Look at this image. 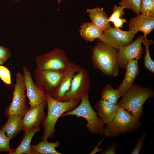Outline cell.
<instances>
[{
  "mask_svg": "<svg viewBox=\"0 0 154 154\" xmlns=\"http://www.w3.org/2000/svg\"><path fill=\"white\" fill-rule=\"evenodd\" d=\"M118 50L99 41L93 48L91 58L94 68L108 77H117L119 73Z\"/></svg>",
  "mask_w": 154,
  "mask_h": 154,
  "instance_id": "cell-1",
  "label": "cell"
},
{
  "mask_svg": "<svg viewBox=\"0 0 154 154\" xmlns=\"http://www.w3.org/2000/svg\"><path fill=\"white\" fill-rule=\"evenodd\" d=\"M46 96L48 112L46 116L41 123L43 129L42 140H47L54 136L55 126L58 119L66 112L74 109L80 102L79 100L60 102L54 99L50 95Z\"/></svg>",
  "mask_w": 154,
  "mask_h": 154,
  "instance_id": "cell-2",
  "label": "cell"
},
{
  "mask_svg": "<svg viewBox=\"0 0 154 154\" xmlns=\"http://www.w3.org/2000/svg\"><path fill=\"white\" fill-rule=\"evenodd\" d=\"M154 97V91L150 88L133 83L117 105L127 110L134 117L140 118L144 114V104L148 99Z\"/></svg>",
  "mask_w": 154,
  "mask_h": 154,
  "instance_id": "cell-3",
  "label": "cell"
},
{
  "mask_svg": "<svg viewBox=\"0 0 154 154\" xmlns=\"http://www.w3.org/2000/svg\"><path fill=\"white\" fill-rule=\"evenodd\" d=\"M140 118L134 117L129 112L120 106L113 120L106 124L103 134L107 138L116 137L120 134L133 132L141 126Z\"/></svg>",
  "mask_w": 154,
  "mask_h": 154,
  "instance_id": "cell-4",
  "label": "cell"
},
{
  "mask_svg": "<svg viewBox=\"0 0 154 154\" xmlns=\"http://www.w3.org/2000/svg\"><path fill=\"white\" fill-rule=\"evenodd\" d=\"M89 93L82 98L79 104L74 109L64 113L61 116L76 115L77 117H82L87 121L86 126L89 132L92 133L103 135L104 124L93 109L89 101Z\"/></svg>",
  "mask_w": 154,
  "mask_h": 154,
  "instance_id": "cell-5",
  "label": "cell"
},
{
  "mask_svg": "<svg viewBox=\"0 0 154 154\" xmlns=\"http://www.w3.org/2000/svg\"><path fill=\"white\" fill-rule=\"evenodd\" d=\"M16 83L11 103L5 110L4 114L8 118L11 116L17 114L23 117L29 110L26 105V90L23 76L19 72L16 73Z\"/></svg>",
  "mask_w": 154,
  "mask_h": 154,
  "instance_id": "cell-6",
  "label": "cell"
},
{
  "mask_svg": "<svg viewBox=\"0 0 154 154\" xmlns=\"http://www.w3.org/2000/svg\"><path fill=\"white\" fill-rule=\"evenodd\" d=\"M36 69L40 70H62L70 61L64 50L56 48L35 58Z\"/></svg>",
  "mask_w": 154,
  "mask_h": 154,
  "instance_id": "cell-7",
  "label": "cell"
},
{
  "mask_svg": "<svg viewBox=\"0 0 154 154\" xmlns=\"http://www.w3.org/2000/svg\"><path fill=\"white\" fill-rule=\"evenodd\" d=\"M90 86L89 74L86 70L81 68L73 76L70 89L65 93L63 102L81 101L82 98L88 93Z\"/></svg>",
  "mask_w": 154,
  "mask_h": 154,
  "instance_id": "cell-8",
  "label": "cell"
},
{
  "mask_svg": "<svg viewBox=\"0 0 154 154\" xmlns=\"http://www.w3.org/2000/svg\"><path fill=\"white\" fill-rule=\"evenodd\" d=\"M63 70H34V76L36 85L46 94L51 96L60 81Z\"/></svg>",
  "mask_w": 154,
  "mask_h": 154,
  "instance_id": "cell-9",
  "label": "cell"
},
{
  "mask_svg": "<svg viewBox=\"0 0 154 154\" xmlns=\"http://www.w3.org/2000/svg\"><path fill=\"white\" fill-rule=\"evenodd\" d=\"M129 31L115 27H110L103 33L98 40L117 50L131 43L134 37Z\"/></svg>",
  "mask_w": 154,
  "mask_h": 154,
  "instance_id": "cell-10",
  "label": "cell"
},
{
  "mask_svg": "<svg viewBox=\"0 0 154 154\" xmlns=\"http://www.w3.org/2000/svg\"><path fill=\"white\" fill-rule=\"evenodd\" d=\"M143 36L140 35L134 41L118 50L117 58L119 67L125 69L129 60L133 58L138 60L141 59L143 52L141 46Z\"/></svg>",
  "mask_w": 154,
  "mask_h": 154,
  "instance_id": "cell-11",
  "label": "cell"
},
{
  "mask_svg": "<svg viewBox=\"0 0 154 154\" xmlns=\"http://www.w3.org/2000/svg\"><path fill=\"white\" fill-rule=\"evenodd\" d=\"M81 68L79 65L70 61L67 66L63 70L60 81L51 96L53 98L58 101L63 102L65 93L70 89L73 76Z\"/></svg>",
  "mask_w": 154,
  "mask_h": 154,
  "instance_id": "cell-12",
  "label": "cell"
},
{
  "mask_svg": "<svg viewBox=\"0 0 154 154\" xmlns=\"http://www.w3.org/2000/svg\"><path fill=\"white\" fill-rule=\"evenodd\" d=\"M23 76L27 90V96L29 100L31 109L46 101V94L38 88L33 80L31 74L25 66L23 67Z\"/></svg>",
  "mask_w": 154,
  "mask_h": 154,
  "instance_id": "cell-13",
  "label": "cell"
},
{
  "mask_svg": "<svg viewBox=\"0 0 154 154\" xmlns=\"http://www.w3.org/2000/svg\"><path fill=\"white\" fill-rule=\"evenodd\" d=\"M46 104V101L32 109L29 108L28 110L23 118V131L25 133L33 128L39 127L40 124L46 116L44 110Z\"/></svg>",
  "mask_w": 154,
  "mask_h": 154,
  "instance_id": "cell-14",
  "label": "cell"
},
{
  "mask_svg": "<svg viewBox=\"0 0 154 154\" xmlns=\"http://www.w3.org/2000/svg\"><path fill=\"white\" fill-rule=\"evenodd\" d=\"M129 27L128 31L134 35L141 31L143 33V36L146 37L154 29V17L137 14L136 17L130 19Z\"/></svg>",
  "mask_w": 154,
  "mask_h": 154,
  "instance_id": "cell-15",
  "label": "cell"
},
{
  "mask_svg": "<svg viewBox=\"0 0 154 154\" xmlns=\"http://www.w3.org/2000/svg\"><path fill=\"white\" fill-rule=\"evenodd\" d=\"M138 60L132 58L129 60L125 69L124 78L118 88L119 95L122 97L131 88L139 73Z\"/></svg>",
  "mask_w": 154,
  "mask_h": 154,
  "instance_id": "cell-16",
  "label": "cell"
},
{
  "mask_svg": "<svg viewBox=\"0 0 154 154\" xmlns=\"http://www.w3.org/2000/svg\"><path fill=\"white\" fill-rule=\"evenodd\" d=\"M120 106L109 102L100 99L94 105L99 117L104 124H107L112 121L115 117Z\"/></svg>",
  "mask_w": 154,
  "mask_h": 154,
  "instance_id": "cell-17",
  "label": "cell"
},
{
  "mask_svg": "<svg viewBox=\"0 0 154 154\" xmlns=\"http://www.w3.org/2000/svg\"><path fill=\"white\" fill-rule=\"evenodd\" d=\"M7 121L1 127L6 135L13 139L23 129V117L17 114L11 116Z\"/></svg>",
  "mask_w": 154,
  "mask_h": 154,
  "instance_id": "cell-18",
  "label": "cell"
},
{
  "mask_svg": "<svg viewBox=\"0 0 154 154\" xmlns=\"http://www.w3.org/2000/svg\"><path fill=\"white\" fill-rule=\"evenodd\" d=\"M86 11L88 13L92 22L104 32L111 27L108 18L102 7L87 9Z\"/></svg>",
  "mask_w": 154,
  "mask_h": 154,
  "instance_id": "cell-19",
  "label": "cell"
},
{
  "mask_svg": "<svg viewBox=\"0 0 154 154\" xmlns=\"http://www.w3.org/2000/svg\"><path fill=\"white\" fill-rule=\"evenodd\" d=\"M79 30L81 38L88 42L93 41L100 38L104 33L92 22L82 24Z\"/></svg>",
  "mask_w": 154,
  "mask_h": 154,
  "instance_id": "cell-20",
  "label": "cell"
},
{
  "mask_svg": "<svg viewBox=\"0 0 154 154\" xmlns=\"http://www.w3.org/2000/svg\"><path fill=\"white\" fill-rule=\"evenodd\" d=\"M40 127L33 128L25 133L21 142L13 154H35L30 145L33 136L40 130Z\"/></svg>",
  "mask_w": 154,
  "mask_h": 154,
  "instance_id": "cell-21",
  "label": "cell"
},
{
  "mask_svg": "<svg viewBox=\"0 0 154 154\" xmlns=\"http://www.w3.org/2000/svg\"><path fill=\"white\" fill-rule=\"evenodd\" d=\"M60 143L59 141L49 142L47 140H42L38 144L31 145L35 154H61L57 151L56 148L60 146Z\"/></svg>",
  "mask_w": 154,
  "mask_h": 154,
  "instance_id": "cell-22",
  "label": "cell"
},
{
  "mask_svg": "<svg viewBox=\"0 0 154 154\" xmlns=\"http://www.w3.org/2000/svg\"><path fill=\"white\" fill-rule=\"evenodd\" d=\"M124 9L121 6H117L115 5L111 15L108 18V21L112 22L115 27L122 28L124 23L126 22V19L122 17L125 14Z\"/></svg>",
  "mask_w": 154,
  "mask_h": 154,
  "instance_id": "cell-23",
  "label": "cell"
},
{
  "mask_svg": "<svg viewBox=\"0 0 154 154\" xmlns=\"http://www.w3.org/2000/svg\"><path fill=\"white\" fill-rule=\"evenodd\" d=\"M118 88L114 89L109 84H107L103 89L100 99L106 100L115 105L120 97Z\"/></svg>",
  "mask_w": 154,
  "mask_h": 154,
  "instance_id": "cell-24",
  "label": "cell"
},
{
  "mask_svg": "<svg viewBox=\"0 0 154 154\" xmlns=\"http://www.w3.org/2000/svg\"><path fill=\"white\" fill-rule=\"evenodd\" d=\"M141 41L145 48V55L143 59L144 66L148 70L154 73V62L151 58L149 50V46L153 43V42L151 40H148L146 37L143 36Z\"/></svg>",
  "mask_w": 154,
  "mask_h": 154,
  "instance_id": "cell-25",
  "label": "cell"
},
{
  "mask_svg": "<svg viewBox=\"0 0 154 154\" xmlns=\"http://www.w3.org/2000/svg\"><path fill=\"white\" fill-rule=\"evenodd\" d=\"M140 11L144 15L154 17V0H141Z\"/></svg>",
  "mask_w": 154,
  "mask_h": 154,
  "instance_id": "cell-26",
  "label": "cell"
},
{
  "mask_svg": "<svg viewBox=\"0 0 154 154\" xmlns=\"http://www.w3.org/2000/svg\"><path fill=\"white\" fill-rule=\"evenodd\" d=\"M10 139L5 134L2 129L0 130V152H3L13 154L15 149H11L9 146Z\"/></svg>",
  "mask_w": 154,
  "mask_h": 154,
  "instance_id": "cell-27",
  "label": "cell"
},
{
  "mask_svg": "<svg viewBox=\"0 0 154 154\" xmlns=\"http://www.w3.org/2000/svg\"><path fill=\"white\" fill-rule=\"evenodd\" d=\"M141 0H120L119 4L124 9H131L136 14L140 13V8Z\"/></svg>",
  "mask_w": 154,
  "mask_h": 154,
  "instance_id": "cell-28",
  "label": "cell"
},
{
  "mask_svg": "<svg viewBox=\"0 0 154 154\" xmlns=\"http://www.w3.org/2000/svg\"><path fill=\"white\" fill-rule=\"evenodd\" d=\"M0 78L7 85H11L10 71L8 68L2 65H0Z\"/></svg>",
  "mask_w": 154,
  "mask_h": 154,
  "instance_id": "cell-29",
  "label": "cell"
},
{
  "mask_svg": "<svg viewBox=\"0 0 154 154\" xmlns=\"http://www.w3.org/2000/svg\"><path fill=\"white\" fill-rule=\"evenodd\" d=\"M11 52L7 47L0 46V65H2L11 56Z\"/></svg>",
  "mask_w": 154,
  "mask_h": 154,
  "instance_id": "cell-30",
  "label": "cell"
},
{
  "mask_svg": "<svg viewBox=\"0 0 154 154\" xmlns=\"http://www.w3.org/2000/svg\"><path fill=\"white\" fill-rule=\"evenodd\" d=\"M146 135L147 133H144L141 137H139L138 138L137 143L134 148L132 149L130 153L131 154L139 153Z\"/></svg>",
  "mask_w": 154,
  "mask_h": 154,
  "instance_id": "cell-31",
  "label": "cell"
},
{
  "mask_svg": "<svg viewBox=\"0 0 154 154\" xmlns=\"http://www.w3.org/2000/svg\"><path fill=\"white\" fill-rule=\"evenodd\" d=\"M117 144L116 143H113L108 145L106 149L101 152V154H116Z\"/></svg>",
  "mask_w": 154,
  "mask_h": 154,
  "instance_id": "cell-32",
  "label": "cell"
},
{
  "mask_svg": "<svg viewBox=\"0 0 154 154\" xmlns=\"http://www.w3.org/2000/svg\"><path fill=\"white\" fill-rule=\"evenodd\" d=\"M103 141H100L98 145L96 146L92 151L90 153V154H94L102 150H103V149H100L98 148L99 146L102 142Z\"/></svg>",
  "mask_w": 154,
  "mask_h": 154,
  "instance_id": "cell-33",
  "label": "cell"
},
{
  "mask_svg": "<svg viewBox=\"0 0 154 154\" xmlns=\"http://www.w3.org/2000/svg\"><path fill=\"white\" fill-rule=\"evenodd\" d=\"M58 2V4H59L60 2L62 1V0H57Z\"/></svg>",
  "mask_w": 154,
  "mask_h": 154,
  "instance_id": "cell-34",
  "label": "cell"
},
{
  "mask_svg": "<svg viewBox=\"0 0 154 154\" xmlns=\"http://www.w3.org/2000/svg\"><path fill=\"white\" fill-rule=\"evenodd\" d=\"M14 1L16 2H19V1L20 0H14Z\"/></svg>",
  "mask_w": 154,
  "mask_h": 154,
  "instance_id": "cell-35",
  "label": "cell"
}]
</instances>
